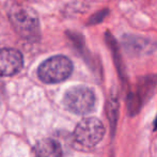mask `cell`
Returning a JSON list of instances; mask_svg holds the SVG:
<instances>
[{
  "mask_svg": "<svg viewBox=\"0 0 157 157\" xmlns=\"http://www.w3.org/2000/svg\"><path fill=\"white\" fill-rule=\"evenodd\" d=\"M73 72V63L65 56H54L46 59L37 70L39 78L45 83H58L64 81Z\"/></svg>",
  "mask_w": 157,
  "mask_h": 157,
  "instance_id": "obj_2",
  "label": "cell"
},
{
  "mask_svg": "<svg viewBox=\"0 0 157 157\" xmlns=\"http://www.w3.org/2000/svg\"><path fill=\"white\" fill-rule=\"evenodd\" d=\"M105 127L96 118H86L77 124L74 132V139L82 147H94L103 140Z\"/></svg>",
  "mask_w": 157,
  "mask_h": 157,
  "instance_id": "obj_4",
  "label": "cell"
},
{
  "mask_svg": "<svg viewBox=\"0 0 157 157\" xmlns=\"http://www.w3.org/2000/svg\"><path fill=\"white\" fill-rule=\"evenodd\" d=\"M122 44L126 52L134 56L150 55L157 48V43L152 40L134 34H125L122 39Z\"/></svg>",
  "mask_w": 157,
  "mask_h": 157,
  "instance_id": "obj_6",
  "label": "cell"
},
{
  "mask_svg": "<svg viewBox=\"0 0 157 157\" xmlns=\"http://www.w3.org/2000/svg\"><path fill=\"white\" fill-rule=\"evenodd\" d=\"M24 59L21 52L14 48L0 49V76H13L23 68Z\"/></svg>",
  "mask_w": 157,
  "mask_h": 157,
  "instance_id": "obj_5",
  "label": "cell"
},
{
  "mask_svg": "<svg viewBox=\"0 0 157 157\" xmlns=\"http://www.w3.org/2000/svg\"><path fill=\"white\" fill-rule=\"evenodd\" d=\"M105 41L107 43L108 47H109L110 52L112 55V59H113V62L116 64V67L118 70L120 76L123 79H125V68H124V63H123V59L121 56V50L120 46L118 44V41L114 39L111 35V33L107 31L105 33Z\"/></svg>",
  "mask_w": 157,
  "mask_h": 157,
  "instance_id": "obj_8",
  "label": "cell"
},
{
  "mask_svg": "<svg viewBox=\"0 0 157 157\" xmlns=\"http://www.w3.org/2000/svg\"><path fill=\"white\" fill-rule=\"evenodd\" d=\"M154 129H157V118L155 119V126H154Z\"/></svg>",
  "mask_w": 157,
  "mask_h": 157,
  "instance_id": "obj_10",
  "label": "cell"
},
{
  "mask_svg": "<svg viewBox=\"0 0 157 157\" xmlns=\"http://www.w3.org/2000/svg\"><path fill=\"white\" fill-rule=\"evenodd\" d=\"M64 105L71 112L76 114H88L94 110L95 94L85 86L73 87L64 95Z\"/></svg>",
  "mask_w": 157,
  "mask_h": 157,
  "instance_id": "obj_3",
  "label": "cell"
},
{
  "mask_svg": "<svg viewBox=\"0 0 157 157\" xmlns=\"http://www.w3.org/2000/svg\"><path fill=\"white\" fill-rule=\"evenodd\" d=\"M34 157H62V147L54 139H43L33 149Z\"/></svg>",
  "mask_w": 157,
  "mask_h": 157,
  "instance_id": "obj_7",
  "label": "cell"
},
{
  "mask_svg": "<svg viewBox=\"0 0 157 157\" xmlns=\"http://www.w3.org/2000/svg\"><path fill=\"white\" fill-rule=\"evenodd\" d=\"M108 13H109V10H108V9H103V10L98 11V12L94 13V14L90 17L88 24H89V25H96V24L101 23V21L107 17Z\"/></svg>",
  "mask_w": 157,
  "mask_h": 157,
  "instance_id": "obj_9",
  "label": "cell"
},
{
  "mask_svg": "<svg viewBox=\"0 0 157 157\" xmlns=\"http://www.w3.org/2000/svg\"><path fill=\"white\" fill-rule=\"evenodd\" d=\"M8 15L14 29L21 36L31 39L39 34V19L29 6L17 1H11L8 4Z\"/></svg>",
  "mask_w": 157,
  "mask_h": 157,
  "instance_id": "obj_1",
  "label": "cell"
}]
</instances>
